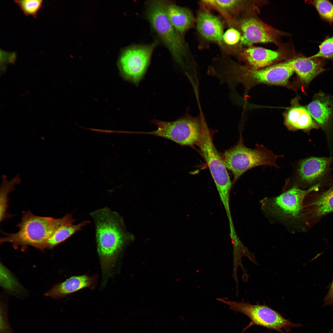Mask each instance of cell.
<instances>
[{
  "label": "cell",
  "mask_w": 333,
  "mask_h": 333,
  "mask_svg": "<svg viewBox=\"0 0 333 333\" xmlns=\"http://www.w3.org/2000/svg\"><path fill=\"white\" fill-rule=\"evenodd\" d=\"M95 226L97 251L105 285L111 275L118 256L124 246L133 239L127 231L123 219L117 212L105 207L90 214Z\"/></svg>",
  "instance_id": "obj_1"
},
{
  "label": "cell",
  "mask_w": 333,
  "mask_h": 333,
  "mask_svg": "<svg viewBox=\"0 0 333 333\" xmlns=\"http://www.w3.org/2000/svg\"><path fill=\"white\" fill-rule=\"evenodd\" d=\"M76 220L72 213H67L60 218L40 216L31 212L23 211L21 221L17 224L19 230L8 233L2 232L4 236L0 243H11L14 248L21 246L25 249L29 245L35 247L47 240L60 226L73 224Z\"/></svg>",
  "instance_id": "obj_2"
},
{
  "label": "cell",
  "mask_w": 333,
  "mask_h": 333,
  "mask_svg": "<svg viewBox=\"0 0 333 333\" xmlns=\"http://www.w3.org/2000/svg\"><path fill=\"white\" fill-rule=\"evenodd\" d=\"M283 156L275 154L261 145L256 144L254 149L248 148L241 138L236 145L225 151L222 158L227 169L234 175V183L246 171L253 167L268 166L279 168L276 161Z\"/></svg>",
  "instance_id": "obj_3"
},
{
  "label": "cell",
  "mask_w": 333,
  "mask_h": 333,
  "mask_svg": "<svg viewBox=\"0 0 333 333\" xmlns=\"http://www.w3.org/2000/svg\"><path fill=\"white\" fill-rule=\"evenodd\" d=\"M167 1L150 0L146 2V17L158 38L173 58L179 63L186 57V47L183 39L169 20L166 13Z\"/></svg>",
  "instance_id": "obj_4"
},
{
  "label": "cell",
  "mask_w": 333,
  "mask_h": 333,
  "mask_svg": "<svg viewBox=\"0 0 333 333\" xmlns=\"http://www.w3.org/2000/svg\"><path fill=\"white\" fill-rule=\"evenodd\" d=\"M293 72L286 62L259 69L234 65L224 72L221 80L230 84L241 83L246 87L261 83L284 85Z\"/></svg>",
  "instance_id": "obj_5"
},
{
  "label": "cell",
  "mask_w": 333,
  "mask_h": 333,
  "mask_svg": "<svg viewBox=\"0 0 333 333\" xmlns=\"http://www.w3.org/2000/svg\"><path fill=\"white\" fill-rule=\"evenodd\" d=\"M205 119L203 114L193 117L186 114L176 121L154 120L157 127L150 132H133V134L153 135L169 139L182 146L197 145L201 136Z\"/></svg>",
  "instance_id": "obj_6"
},
{
  "label": "cell",
  "mask_w": 333,
  "mask_h": 333,
  "mask_svg": "<svg viewBox=\"0 0 333 333\" xmlns=\"http://www.w3.org/2000/svg\"><path fill=\"white\" fill-rule=\"evenodd\" d=\"M211 136L205 121L197 145L199 148L209 167L225 211L229 213L231 211L230 193L232 183L222 157L213 144Z\"/></svg>",
  "instance_id": "obj_7"
},
{
  "label": "cell",
  "mask_w": 333,
  "mask_h": 333,
  "mask_svg": "<svg viewBox=\"0 0 333 333\" xmlns=\"http://www.w3.org/2000/svg\"><path fill=\"white\" fill-rule=\"evenodd\" d=\"M217 300L228 305L230 309L244 314L250 319L251 322L244 329V331L250 326L257 325L281 333H286L284 331L289 332L291 331L290 327L302 326L291 322L279 313L265 304H252L244 301L241 302L231 301L227 298H217Z\"/></svg>",
  "instance_id": "obj_8"
},
{
  "label": "cell",
  "mask_w": 333,
  "mask_h": 333,
  "mask_svg": "<svg viewBox=\"0 0 333 333\" xmlns=\"http://www.w3.org/2000/svg\"><path fill=\"white\" fill-rule=\"evenodd\" d=\"M320 184L308 189L293 186L279 195L262 201V207L269 215L282 220H294L301 218L304 199L309 193L318 191Z\"/></svg>",
  "instance_id": "obj_9"
},
{
  "label": "cell",
  "mask_w": 333,
  "mask_h": 333,
  "mask_svg": "<svg viewBox=\"0 0 333 333\" xmlns=\"http://www.w3.org/2000/svg\"><path fill=\"white\" fill-rule=\"evenodd\" d=\"M158 43L155 41L148 44L133 45L123 51L119 64L126 76L135 83L139 82L147 70Z\"/></svg>",
  "instance_id": "obj_10"
},
{
  "label": "cell",
  "mask_w": 333,
  "mask_h": 333,
  "mask_svg": "<svg viewBox=\"0 0 333 333\" xmlns=\"http://www.w3.org/2000/svg\"><path fill=\"white\" fill-rule=\"evenodd\" d=\"M314 192L308 194L303 202L301 218L308 226L333 212V188L321 192Z\"/></svg>",
  "instance_id": "obj_11"
},
{
  "label": "cell",
  "mask_w": 333,
  "mask_h": 333,
  "mask_svg": "<svg viewBox=\"0 0 333 333\" xmlns=\"http://www.w3.org/2000/svg\"><path fill=\"white\" fill-rule=\"evenodd\" d=\"M240 27L243 33L240 40L242 45L250 46L255 43L276 42V31L255 18L243 20Z\"/></svg>",
  "instance_id": "obj_12"
},
{
  "label": "cell",
  "mask_w": 333,
  "mask_h": 333,
  "mask_svg": "<svg viewBox=\"0 0 333 333\" xmlns=\"http://www.w3.org/2000/svg\"><path fill=\"white\" fill-rule=\"evenodd\" d=\"M333 162V157H311L301 161L298 170L301 182L313 184L323 178L329 171Z\"/></svg>",
  "instance_id": "obj_13"
},
{
  "label": "cell",
  "mask_w": 333,
  "mask_h": 333,
  "mask_svg": "<svg viewBox=\"0 0 333 333\" xmlns=\"http://www.w3.org/2000/svg\"><path fill=\"white\" fill-rule=\"evenodd\" d=\"M307 109L315 122L324 131L333 120V97L319 92L315 94Z\"/></svg>",
  "instance_id": "obj_14"
},
{
  "label": "cell",
  "mask_w": 333,
  "mask_h": 333,
  "mask_svg": "<svg viewBox=\"0 0 333 333\" xmlns=\"http://www.w3.org/2000/svg\"><path fill=\"white\" fill-rule=\"evenodd\" d=\"M326 60L300 56L286 61L304 84H308L324 70Z\"/></svg>",
  "instance_id": "obj_15"
},
{
  "label": "cell",
  "mask_w": 333,
  "mask_h": 333,
  "mask_svg": "<svg viewBox=\"0 0 333 333\" xmlns=\"http://www.w3.org/2000/svg\"><path fill=\"white\" fill-rule=\"evenodd\" d=\"M96 276L87 275L73 276L58 284L46 292L45 295L54 299L64 297L84 288H94L97 282Z\"/></svg>",
  "instance_id": "obj_16"
},
{
  "label": "cell",
  "mask_w": 333,
  "mask_h": 333,
  "mask_svg": "<svg viewBox=\"0 0 333 333\" xmlns=\"http://www.w3.org/2000/svg\"><path fill=\"white\" fill-rule=\"evenodd\" d=\"M196 25L199 32L206 39L220 44L223 41V29L221 21L207 11L199 13Z\"/></svg>",
  "instance_id": "obj_17"
},
{
  "label": "cell",
  "mask_w": 333,
  "mask_h": 333,
  "mask_svg": "<svg viewBox=\"0 0 333 333\" xmlns=\"http://www.w3.org/2000/svg\"><path fill=\"white\" fill-rule=\"evenodd\" d=\"M285 124L289 130L292 131L302 130L308 131L319 127L307 108L300 105L289 109L285 116Z\"/></svg>",
  "instance_id": "obj_18"
},
{
  "label": "cell",
  "mask_w": 333,
  "mask_h": 333,
  "mask_svg": "<svg viewBox=\"0 0 333 333\" xmlns=\"http://www.w3.org/2000/svg\"><path fill=\"white\" fill-rule=\"evenodd\" d=\"M166 11L171 23L183 37L193 24L194 18L192 13L187 8L180 6L169 1H167Z\"/></svg>",
  "instance_id": "obj_19"
},
{
  "label": "cell",
  "mask_w": 333,
  "mask_h": 333,
  "mask_svg": "<svg viewBox=\"0 0 333 333\" xmlns=\"http://www.w3.org/2000/svg\"><path fill=\"white\" fill-rule=\"evenodd\" d=\"M243 55L251 68L259 69L271 66L279 59L281 54L279 51L250 46L245 50Z\"/></svg>",
  "instance_id": "obj_20"
},
{
  "label": "cell",
  "mask_w": 333,
  "mask_h": 333,
  "mask_svg": "<svg viewBox=\"0 0 333 333\" xmlns=\"http://www.w3.org/2000/svg\"><path fill=\"white\" fill-rule=\"evenodd\" d=\"M89 223V221L85 220L76 224H69L63 225L45 242L35 247L41 251L52 249L64 241Z\"/></svg>",
  "instance_id": "obj_21"
},
{
  "label": "cell",
  "mask_w": 333,
  "mask_h": 333,
  "mask_svg": "<svg viewBox=\"0 0 333 333\" xmlns=\"http://www.w3.org/2000/svg\"><path fill=\"white\" fill-rule=\"evenodd\" d=\"M240 2L235 0H204L202 1V3L207 7L219 11L229 23H231L232 20L231 15L234 13L241 3Z\"/></svg>",
  "instance_id": "obj_22"
},
{
  "label": "cell",
  "mask_w": 333,
  "mask_h": 333,
  "mask_svg": "<svg viewBox=\"0 0 333 333\" xmlns=\"http://www.w3.org/2000/svg\"><path fill=\"white\" fill-rule=\"evenodd\" d=\"M14 181L3 183L0 192V222L12 216L7 212L8 208V195L10 192L14 190V186L16 183Z\"/></svg>",
  "instance_id": "obj_23"
},
{
  "label": "cell",
  "mask_w": 333,
  "mask_h": 333,
  "mask_svg": "<svg viewBox=\"0 0 333 333\" xmlns=\"http://www.w3.org/2000/svg\"><path fill=\"white\" fill-rule=\"evenodd\" d=\"M315 8L320 17L323 20L333 25V4L327 0L307 1Z\"/></svg>",
  "instance_id": "obj_24"
},
{
  "label": "cell",
  "mask_w": 333,
  "mask_h": 333,
  "mask_svg": "<svg viewBox=\"0 0 333 333\" xmlns=\"http://www.w3.org/2000/svg\"><path fill=\"white\" fill-rule=\"evenodd\" d=\"M14 2L25 15L35 18L43 3L42 0H14Z\"/></svg>",
  "instance_id": "obj_25"
},
{
  "label": "cell",
  "mask_w": 333,
  "mask_h": 333,
  "mask_svg": "<svg viewBox=\"0 0 333 333\" xmlns=\"http://www.w3.org/2000/svg\"><path fill=\"white\" fill-rule=\"evenodd\" d=\"M310 57L330 60L333 62V35L327 37L319 45L318 52Z\"/></svg>",
  "instance_id": "obj_26"
},
{
  "label": "cell",
  "mask_w": 333,
  "mask_h": 333,
  "mask_svg": "<svg viewBox=\"0 0 333 333\" xmlns=\"http://www.w3.org/2000/svg\"><path fill=\"white\" fill-rule=\"evenodd\" d=\"M7 312L6 305L1 303L0 333H14L9 323Z\"/></svg>",
  "instance_id": "obj_27"
},
{
  "label": "cell",
  "mask_w": 333,
  "mask_h": 333,
  "mask_svg": "<svg viewBox=\"0 0 333 333\" xmlns=\"http://www.w3.org/2000/svg\"><path fill=\"white\" fill-rule=\"evenodd\" d=\"M241 36L238 31L232 28L228 29L224 34L223 40L227 44L233 45L240 41Z\"/></svg>",
  "instance_id": "obj_28"
},
{
  "label": "cell",
  "mask_w": 333,
  "mask_h": 333,
  "mask_svg": "<svg viewBox=\"0 0 333 333\" xmlns=\"http://www.w3.org/2000/svg\"><path fill=\"white\" fill-rule=\"evenodd\" d=\"M323 307L333 305V279L330 288L324 300Z\"/></svg>",
  "instance_id": "obj_29"
},
{
  "label": "cell",
  "mask_w": 333,
  "mask_h": 333,
  "mask_svg": "<svg viewBox=\"0 0 333 333\" xmlns=\"http://www.w3.org/2000/svg\"><path fill=\"white\" fill-rule=\"evenodd\" d=\"M328 185L330 188H333V180L328 184Z\"/></svg>",
  "instance_id": "obj_30"
},
{
  "label": "cell",
  "mask_w": 333,
  "mask_h": 333,
  "mask_svg": "<svg viewBox=\"0 0 333 333\" xmlns=\"http://www.w3.org/2000/svg\"><path fill=\"white\" fill-rule=\"evenodd\" d=\"M327 333H333V327Z\"/></svg>",
  "instance_id": "obj_31"
}]
</instances>
